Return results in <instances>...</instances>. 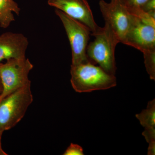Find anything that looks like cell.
I'll list each match as a JSON object with an SVG mask.
<instances>
[{"instance_id": "19", "label": "cell", "mask_w": 155, "mask_h": 155, "mask_svg": "<svg viewBox=\"0 0 155 155\" xmlns=\"http://www.w3.org/2000/svg\"><path fill=\"white\" fill-rule=\"evenodd\" d=\"M3 90V86L2 84V81H1V78H0V94L2 93Z\"/></svg>"}, {"instance_id": "10", "label": "cell", "mask_w": 155, "mask_h": 155, "mask_svg": "<svg viewBox=\"0 0 155 155\" xmlns=\"http://www.w3.org/2000/svg\"><path fill=\"white\" fill-rule=\"evenodd\" d=\"M20 8L14 0H0V26L3 28L9 27L15 21L14 14L17 16L20 14Z\"/></svg>"}, {"instance_id": "6", "label": "cell", "mask_w": 155, "mask_h": 155, "mask_svg": "<svg viewBox=\"0 0 155 155\" xmlns=\"http://www.w3.org/2000/svg\"><path fill=\"white\" fill-rule=\"evenodd\" d=\"M99 5L105 23L123 44L130 28L132 15L119 0H110L109 3L101 0Z\"/></svg>"}, {"instance_id": "4", "label": "cell", "mask_w": 155, "mask_h": 155, "mask_svg": "<svg viewBox=\"0 0 155 155\" xmlns=\"http://www.w3.org/2000/svg\"><path fill=\"white\" fill-rule=\"evenodd\" d=\"M55 12L63 23L69 38L72 50V65L91 62L86 54L91 35L90 30L82 23L60 10L56 9Z\"/></svg>"}, {"instance_id": "8", "label": "cell", "mask_w": 155, "mask_h": 155, "mask_svg": "<svg viewBox=\"0 0 155 155\" xmlns=\"http://www.w3.org/2000/svg\"><path fill=\"white\" fill-rule=\"evenodd\" d=\"M48 2L49 5L60 10L85 25L90 30L91 35L99 29L100 27L95 21L87 0H48Z\"/></svg>"}, {"instance_id": "1", "label": "cell", "mask_w": 155, "mask_h": 155, "mask_svg": "<svg viewBox=\"0 0 155 155\" xmlns=\"http://www.w3.org/2000/svg\"><path fill=\"white\" fill-rule=\"evenodd\" d=\"M91 62L71 65V84L77 92L104 90L116 85L115 75L107 73L100 66Z\"/></svg>"}, {"instance_id": "15", "label": "cell", "mask_w": 155, "mask_h": 155, "mask_svg": "<svg viewBox=\"0 0 155 155\" xmlns=\"http://www.w3.org/2000/svg\"><path fill=\"white\" fill-rule=\"evenodd\" d=\"M141 10L146 13L155 15V0H148L142 7Z\"/></svg>"}, {"instance_id": "12", "label": "cell", "mask_w": 155, "mask_h": 155, "mask_svg": "<svg viewBox=\"0 0 155 155\" xmlns=\"http://www.w3.org/2000/svg\"><path fill=\"white\" fill-rule=\"evenodd\" d=\"M144 64L148 74L151 80H155V49L143 53Z\"/></svg>"}, {"instance_id": "17", "label": "cell", "mask_w": 155, "mask_h": 155, "mask_svg": "<svg viewBox=\"0 0 155 155\" xmlns=\"http://www.w3.org/2000/svg\"><path fill=\"white\" fill-rule=\"evenodd\" d=\"M149 143L148 148L147 155H155V141H152Z\"/></svg>"}, {"instance_id": "7", "label": "cell", "mask_w": 155, "mask_h": 155, "mask_svg": "<svg viewBox=\"0 0 155 155\" xmlns=\"http://www.w3.org/2000/svg\"><path fill=\"white\" fill-rule=\"evenodd\" d=\"M131 15V24L123 44L142 53L155 49V25Z\"/></svg>"}, {"instance_id": "2", "label": "cell", "mask_w": 155, "mask_h": 155, "mask_svg": "<svg viewBox=\"0 0 155 155\" xmlns=\"http://www.w3.org/2000/svg\"><path fill=\"white\" fill-rule=\"evenodd\" d=\"M92 35L94 37V40L88 44L86 50L89 60L93 64H98L107 73L115 75V50L120 43L119 39L106 23Z\"/></svg>"}, {"instance_id": "13", "label": "cell", "mask_w": 155, "mask_h": 155, "mask_svg": "<svg viewBox=\"0 0 155 155\" xmlns=\"http://www.w3.org/2000/svg\"><path fill=\"white\" fill-rule=\"evenodd\" d=\"M126 7L129 13L134 10L141 9L142 7L148 0H119Z\"/></svg>"}, {"instance_id": "5", "label": "cell", "mask_w": 155, "mask_h": 155, "mask_svg": "<svg viewBox=\"0 0 155 155\" xmlns=\"http://www.w3.org/2000/svg\"><path fill=\"white\" fill-rule=\"evenodd\" d=\"M33 64L27 58L10 59L5 64H0V78L3 90L0 94V101L17 90L30 84L29 72Z\"/></svg>"}, {"instance_id": "14", "label": "cell", "mask_w": 155, "mask_h": 155, "mask_svg": "<svg viewBox=\"0 0 155 155\" xmlns=\"http://www.w3.org/2000/svg\"><path fill=\"white\" fill-rule=\"evenodd\" d=\"M64 155H84L83 149L79 145L71 143L67 148Z\"/></svg>"}, {"instance_id": "11", "label": "cell", "mask_w": 155, "mask_h": 155, "mask_svg": "<svg viewBox=\"0 0 155 155\" xmlns=\"http://www.w3.org/2000/svg\"><path fill=\"white\" fill-rule=\"evenodd\" d=\"M145 128H155V99L149 102L146 109L136 115Z\"/></svg>"}, {"instance_id": "16", "label": "cell", "mask_w": 155, "mask_h": 155, "mask_svg": "<svg viewBox=\"0 0 155 155\" xmlns=\"http://www.w3.org/2000/svg\"><path fill=\"white\" fill-rule=\"evenodd\" d=\"M142 135L144 137L148 143L155 141V128H145Z\"/></svg>"}, {"instance_id": "18", "label": "cell", "mask_w": 155, "mask_h": 155, "mask_svg": "<svg viewBox=\"0 0 155 155\" xmlns=\"http://www.w3.org/2000/svg\"><path fill=\"white\" fill-rule=\"evenodd\" d=\"M3 132V131H0V155H8V154L5 152L2 148V137Z\"/></svg>"}, {"instance_id": "9", "label": "cell", "mask_w": 155, "mask_h": 155, "mask_svg": "<svg viewBox=\"0 0 155 155\" xmlns=\"http://www.w3.org/2000/svg\"><path fill=\"white\" fill-rule=\"evenodd\" d=\"M28 38L21 33L7 32L0 35V64L4 60L26 58Z\"/></svg>"}, {"instance_id": "3", "label": "cell", "mask_w": 155, "mask_h": 155, "mask_svg": "<svg viewBox=\"0 0 155 155\" xmlns=\"http://www.w3.org/2000/svg\"><path fill=\"white\" fill-rule=\"evenodd\" d=\"M33 101L31 84L0 101V131L10 130L25 116Z\"/></svg>"}]
</instances>
